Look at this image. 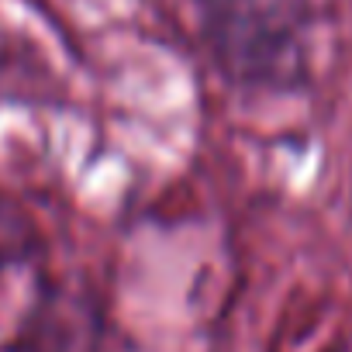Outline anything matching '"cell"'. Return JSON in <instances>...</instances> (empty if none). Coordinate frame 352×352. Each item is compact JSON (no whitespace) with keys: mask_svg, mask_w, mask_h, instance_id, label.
Segmentation results:
<instances>
[{"mask_svg":"<svg viewBox=\"0 0 352 352\" xmlns=\"http://www.w3.org/2000/svg\"><path fill=\"white\" fill-rule=\"evenodd\" d=\"M214 66L242 87H287L304 69L297 0H197Z\"/></svg>","mask_w":352,"mask_h":352,"instance_id":"1","label":"cell"},{"mask_svg":"<svg viewBox=\"0 0 352 352\" xmlns=\"http://www.w3.org/2000/svg\"><path fill=\"white\" fill-rule=\"evenodd\" d=\"M97 318L80 294H52L28 318L21 352H94Z\"/></svg>","mask_w":352,"mask_h":352,"instance_id":"2","label":"cell"},{"mask_svg":"<svg viewBox=\"0 0 352 352\" xmlns=\"http://www.w3.org/2000/svg\"><path fill=\"white\" fill-rule=\"evenodd\" d=\"M331 352H352V335H345V338H342V342H338Z\"/></svg>","mask_w":352,"mask_h":352,"instance_id":"3","label":"cell"},{"mask_svg":"<svg viewBox=\"0 0 352 352\" xmlns=\"http://www.w3.org/2000/svg\"><path fill=\"white\" fill-rule=\"evenodd\" d=\"M8 266V245H4V235H0V273H4Z\"/></svg>","mask_w":352,"mask_h":352,"instance_id":"4","label":"cell"}]
</instances>
